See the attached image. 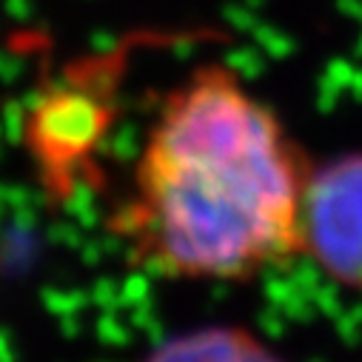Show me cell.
Returning <instances> with one entry per match:
<instances>
[{"instance_id": "1", "label": "cell", "mask_w": 362, "mask_h": 362, "mask_svg": "<svg viewBox=\"0 0 362 362\" xmlns=\"http://www.w3.org/2000/svg\"><path fill=\"white\" fill-rule=\"evenodd\" d=\"M311 171L274 106L209 60L151 115L112 237L146 274L248 283L303 257Z\"/></svg>"}, {"instance_id": "2", "label": "cell", "mask_w": 362, "mask_h": 362, "mask_svg": "<svg viewBox=\"0 0 362 362\" xmlns=\"http://www.w3.org/2000/svg\"><path fill=\"white\" fill-rule=\"evenodd\" d=\"M120 54H98L49 77L23 112V151L52 203L71 200L98 177L115 126Z\"/></svg>"}, {"instance_id": "4", "label": "cell", "mask_w": 362, "mask_h": 362, "mask_svg": "<svg viewBox=\"0 0 362 362\" xmlns=\"http://www.w3.org/2000/svg\"><path fill=\"white\" fill-rule=\"evenodd\" d=\"M143 362H288L259 334L234 322H209L154 345Z\"/></svg>"}, {"instance_id": "3", "label": "cell", "mask_w": 362, "mask_h": 362, "mask_svg": "<svg viewBox=\"0 0 362 362\" xmlns=\"http://www.w3.org/2000/svg\"><path fill=\"white\" fill-rule=\"evenodd\" d=\"M303 257L334 286L362 294V151L339 154L311 171Z\"/></svg>"}]
</instances>
